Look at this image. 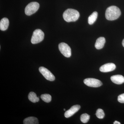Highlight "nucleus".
Segmentation results:
<instances>
[{"mask_svg":"<svg viewBox=\"0 0 124 124\" xmlns=\"http://www.w3.org/2000/svg\"><path fill=\"white\" fill-rule=\"evenodd\" d=\"M121 14L120 10L118 7L115 6L108 7L106 10L105 16L108 20H114L117 19Z\"/></svg>","mask_w":124,"mask_h":124,"instance_id":"1","label":"nucleus"},{"mask_svg":"<svg viewBox=\"0 0 124 124\" xmlns=\"http://www.w3.org/2000/svg\"><path fill=\"white\" fill-rule=\"evenodd\" d=\"M80 16V14L77 10L74 9H68L64 11L63 17L65 21L67 22L77 21Z\"/></svg>","mask_w":124,"mask_h":124,"instance_id":"2","label":"nucleus"},{"mask_svg":"<svg viewBox=\"0 0 124 124\" xmlns=\"http://www.w3.org/2000/svg\"><path fill=\"white\" fill-rule=\"evenodd\" d=\"M44 37V33L40 29H36L33 31L31 42L32 44H38L42 41Z\"/></svg>","mask_w":124,"mask_h":124,"instance_id":"3","label":"nucleus"},{"mask_svg":"<svg viewBox=\"0 0 124 124\" xmlns=\"http://www.w3.org/2000/svg\"><path fill=\"white\" fill-rule=\"evenodd\" d=\"M39 8V4L36 2H31L26 6L25 8V14L30 16L35 13Z\"/></svg>","mask_w":124,"mask_h":124,"instance_id":"4","label":"nucleus"},{"mask_svg":"<svg viewBox=\"0 0 124 124\" xmlns=\"http://www.w3.org/2000/svg\"><path fill=\"white\" fill-rule=\"evenodd\" d=\"M58 47L60 52L64 57L67 58L71 57V49L68 45L64 42H62L59 45Z\"/></svg>","mask_w":124,"mask_h":124,"instance_id":"5","label":"nucleus"},{"mask_svg":"<svg viewBox=\"0 0 124 124\" xmlns=\"http://www.w3.org/2000/svg\"><path fill=\"white\" fill-rule=\"evenodd\" d=\"M39 70L40 73L46 80L50 81H53L55 80V77L53 74L44 67H40Z\"/></svg>","mask_w":124,"mask_h":124,"instance_id":"6","label":"nucleus"},{"mask_svg":"<svg viewBox=\"0 0 124 124\" xmlns=\"http://www.w3.org/2000/svg\"><path fill=\"white\" fill-rule=\"evenodd\" d=\"M84 83L87 86L92 87H98L102 85V83L99 80L92 78L85 79Z\"/></svg>","mask_w":124,"mask_h":124,"instance_id":"7","label":"nucleus"},{"mask_svg":"<svg viewBox=\"0 0 124 124\" xmlns=\"http://www.w3.org/2000/svg\"><path fill=\"white\" fill-rule=\"evenodd\" d=\"M115 64L112 63H109L102 65L100 67L99 70L103 72H107L112 71L115 69Z\"/></svg>","mask_w":124,"mask_h":124,"instance_id":"8","label":"nucleus"},{"mask_svg":"<svg viewBox=\"0 0 124 124\" xmlns=\"http://www.w3.org/2000/svg\"><path fill=\"white\" fill-rule=\"evenodd\" d=\"M80 108L79 105H76L71 107L69 110H68L64 113V116L66 118H69L76 113Z\"/></svg>","mask_w":124,"mask_h":124,"instance_id":"9","label":"nucleus"},{"mask_svg":"<svg viewBox=\"0 0 124 124\" xmlns=\"http://www.w3.org/2000/svg\"><path fill=\"white\" fill-rule=\"evenodd\" d=\"M111 81L115 84L117 85L122 84L124 82V77L121 75H116L111 77Z\"/></svg>","mask_w":124,"mask_h":124,"instance_id":"10","label":"nucleus"},{"mask_svg":"<svg viewBox=\"0 0 124 124\" xmlns=\"http://www.w3.org/2000/svg\"><path fill=\"white\" fill-rule=\"evenodd\" d=\"M106 42L105 38L103 37H100L96 40L95 47L97 49H100L103 48Z\"/></svg>","mask_w":124,"mask_h":124,"instance_id":"11","label":"nucleus"},{"mask_svg":"<svg viewBox=\"0 0 124 124\" xmlns=\"http://www.w3.org/2000/svg\"><path fill=\"white\" fill-rule=\"evenodd\" d=\"M9 20L6 18L2 19L0 22V29L1 31H5L8 29L9 25Z\"/></svg>","mask_w":124,"mask_h":124,"instance_id":"12","label":"nucleus"},{"mask_svg":"<svg viewBox=\"0 0 124 124\" xmlns=\"http://www.w3.org/2000/svg\"><path fill=\"white\" fill-rule=\"evenodd\" d=\"M23 123L24 124H38L39 121L36 117L31 116L24 119Z\"/></svg>","mask_w":124,"mask_h":124,"instance_id":"13","label":"nucleus"},{"mask_svg":"<svg viewBox=\"0 0 124 124\" xmlns=\"http://www.w3.org/2000/svg\"><path fill=\"white\" fill-rule=\"evenodd\" d=\"M98 13L96 11H94L91 15L89 16L88 18V23L89 24H93L96 20L97 18Z\"/></svg>","mask_w":124,"mask_h":124,"instance_id":"14","label":"nucleus"},{"mask_svg":"<svg viewBox=\"0 0 124 124\" xmlns=\"http://www.w3.org/2000/svg\"><path fill=\"white\" fill-rule=\"evenodd\" d=\"M29 100L33 103H36L39 101V99L37 97L36 94L33 92H31L29 93L28 96Z\"/></svg>","mask_w":124,"mask_h":124,"instance_id":"15","label":"nucleus"},{"mask_svg":"<svg viewBox=\"0 0 124 124\" xmlns=\"http://www.w3.org/2000/svg\"><path fill=\"white\" fill-rule=\"evenodd\" d=\"M42 100L46 103H49L51 100V95L48 94H42L40 96Z\"/></svg>","mask_w":124,"mask_h":124,"instance_id":"16","label":"nucleus"},{"mask_svg":"<svg viewBox=\"0 0 124 124\" xmlns=\"http://www.w3.org/2000/svg\"><path fill=\"white\" fill-rule=\"evenodd\" d=\"M90 118V116L86 113L82 114L80 116V120L84 123H87Z\"/></svg>","mask_w":124,"mask_h":124,"instance_id":"17","label":"nucleus"},{"mask_svg":"<svg viewBox=\"0 0 124 124\" xmlns=\"http://www.w3.org/2000/svg\"><path fill=\"white\" fill-rule=\"evenodd\" d=\"M96 115L99 119H103L104 116V113L103 110L101 108L98 109L96 111Z\"/></svg>","mask_w":124,"mask_h":124,"instance_id":"18","label":"nucleus"},{"mask_svg":"<svg viewBox=\"0 0 124 124\" xmlns=\"http://www.w3.org/2000/svg\"><path fill=\"white\" fill-rule=\"evenodd\" d=\"M118 101L121 103H124V93L119 95L117 98Z\"/></svg>","mask_w":124,"mask_h":124,"instance_id":"19","label":"nucleus"},{"mask_svg":"<svg viewBox=\"0 0 124 124\" xmlns=\"http://www.w3.org/2000/svg\"><path fill=\"white\" fill-rule=\"evenodd\" d=\"M114 124H121V123L120 122H118L117 121H116L115 122L113 123Z\"/></svg>","mask_w":124,"mask_h":124,"instance_id":"20","label":"nucleus"},{"mask_svg":"<svg viewBox=\"0 0 124 124\" xmlns=\"http://www.w3.org/2000/svg\"><path fill=\"white\" fill-rule=\"evenodd\" d=\"M122 44L123 46L124 47V39H123V41H122Z\"/></svg>","mask_w":124,"mask_h":124,"instance_id":"21","label":"nucleus"},{"mask_svg":"<svg viewBox=\"0 0 124 124\" xmlns=\"http://www.w3.org/2000/svg\"><path fill=\"white\" fill-rule=\"evenodd\" d=\"M63 110H64V111L66 110V109H65V108H64V109H63Z\"/></svg>","mask_w":124,"mask_h":124,"instance_id":"22","label":"nucleus"}]
</instances>
